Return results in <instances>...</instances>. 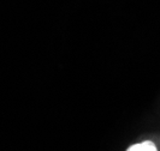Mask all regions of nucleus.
I'll use <instances>...</instances> for the list:
<instances>
[{
  "label": "nucleus",
  "instance_id": "1",
  "mask_svg": "<svg viewBox=\"0 0 160 151\" xmlns=\"http://www.w3.org/2000/svg\"><path fill=\"white\" fill-rule=\"evenodd\" d=\"M127 151H158V149H157V146L154 145L153 142L146 140V142H142V143L131 145Z\"/></svg>",
  "mask_w": 160,
  "mask_h": 151
}]
</instances>
